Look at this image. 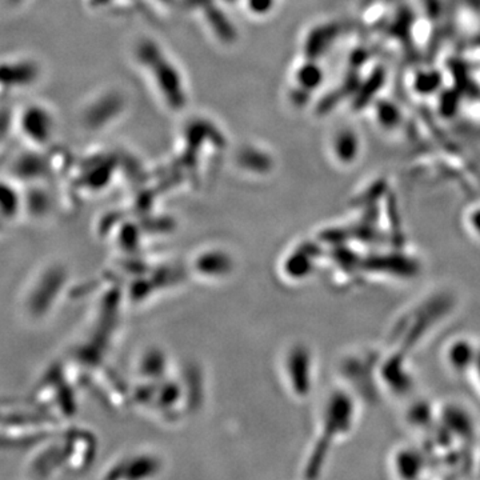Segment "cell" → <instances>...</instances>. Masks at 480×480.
Instances as JSON below:
<instances>
[{
  "label": "cell",
  "instance_id": "1",
  "mask_svg": "<svg viewBox=\"0 0 480 480\" xmlns=\"http://www.w3.org/2000/svg\"><path fill=\"white\" fill-rule=\"evenodd\" d=\"M35 63L23 56H10L0 60V92H18L31 87L36 80Z\"/></svg>",
  "mask_w": 480,
  "mask_h": 480
},
{
  "label": "cell",
  "instance_id": "2",
  "mask_svg": "<svg viewBox=\"0 0 480 480\" xmlns=\"http://www.w3.org/2000/svg\"><path fill=\"white\" fill-rule=\"evenodd\" d=\"M478 349L464 339L455 340L454 343L449 344L447 349L448 364L459 372H466L472 370L474 363L476 359Z\"/></svg>",
  "mask_w": 480,
  "mask_h": 480
},
{
  "label": "cell",
  "instance_id": "3",
  "mask_svg": "<svg viewBox=\"0 0 480 480\" xmlns=\"http://www.w3.org/2000/svg\"><path fill=\"white\" fill-rule=\"evenodd\" d=\"M423 457L413 448H404L396 454L395 469L402 478H415L423 471Z\"/></svg>",
  "mask_w": 480,
  "mask_h": 480
},
{
  "label": "cell",
  "instance_id": "4",
  "mask_svg": "<svg viewBox=\"0 0 480 480\" xmlns=\"http://www.w3.org/2000/svg\"><path fill=\"white\" fill-rule=\"evenodd\" d=\"M469 224L472 231L480 238V207L475 209L469 218Z\"/></svg>",
  "mask_w": 480,
  "mask_h": 480
},
{
  "label": "cell",
  "instance_id": "5",
  "mask_svg": "<svg viewBox=\"0 0 480 480\" xmlns=\"http://www.w3.org/2000/svg\"><path fill=\"white\" fill-rule=\"evenodd\" d=\"M472 370L475 371V375H476V379L479 382L480 386V349H478V354H476V359H475V363H474V367Z\"/></svg>",
  "mask_w": 480,
  "mask_h": 480
}]
</instances>
